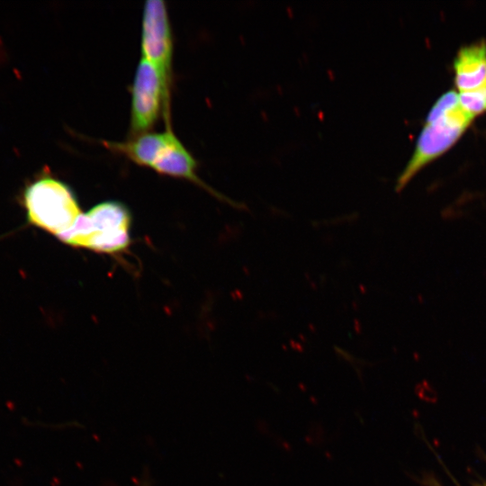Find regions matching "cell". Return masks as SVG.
Here are the masks:
<instances>
[{"label":"cell","mask_w":486,"mask_h":486,"mask_svg":"<svg viewBox=\"0 0 486 486\" xmlns=\"http://www.w3.org/2000/svg\"><path fill=\"white\" fill-rule=\"evenodd\" d=\"M131 215L117 201L98 203L81 213L74 225L57 237L62 243L99 253H118L130 243Z\"/></svg>","instance_id":"cell-2"},{"label":"cell","mask_w":486,"mask_h":486,"mask_svg":"<svg viewBox=\"0 0 486 486\" xmlns=\"http://www.w3.org/2000/svg\"><path fill=\"white\" fill-rule=\"evenodd\" d=\"M172 54V33L165 2L148 0L142 16L141 58L148 60L158 69L168 94Z\"/></svg>","instance_id":"cell-5"},{"label":"cell","mask_w":486,"mask_h":486,"mask_svg":"<svg viewBox=\"0 0 486 486\" xmlns=\"http://www.w3.org/2000/svg\"><path fill=\"white\" fill-rule=\"evenodd\" d=\"M138 486H149V482L148 481H144L141 483H140Z\"/></svg>","instance_id":"cell-9"},{"label":"cell","mask_w":486,"mask_h":486,"mask_svg":"<svg viewBox=\"0 0 486 486\" xmlns=\"http://www.w3.org/2000/svg\"><path fill=\"white\" fill-rule=\"evenodd\" d=\"M458 90L475 88L486 81V40L462 46L453 63Z\"/></svg>","instance_id":"cell-7"},{"label":"cell","mask_w":486,"mask_h":486,"mask_svg":"<svg viewBox=\"0 0 486 486\" xmlns=\"http://www.w3.org/2000/svg\"><path fill=\"white\" fill-rule=\"evenodd\" d=\"M130 129L134 135H141L156 123L163 110L169 116V94L158 69L147 59L140 60L132 84Z\"/></svg>","instance_id":"cell-4"},{"label":"cell","mask_w":486,"mask_h":486,"mask_svg":"<svg viewBox=\"0 0 486 486\" xmlns=\"http://www.w3.org/2000/svg\"><path fill=\"white\" fill-rule=\"evenodd\" d=\"M474 117L461 105L457 91L442 94L426 117L412 155L396 180V191H401L422 167L450 148Z\"/></svg>","instance_id":"cell-1"},{"label":"cell","mask_w":486,"mask_h":486,"mask_svg":"<svg viewBox=\"0 0 486 486\" xmlns=\"http://www.w3.org/2000/svg\"><path fill=\"white\" fill-rule=\"evenodd\" d=\"M458 94L461 105L474 116L486 112V81L472 89L458 90Z\"/></svg>","instance_id":"cell-8"},{"label":"cell","mask_w":486,"mask_h":486,"mask_svg":"<svg viewBox=\"0 0 486 486\" xmlns=\"http://www.w3.org/2000/svg\"><path fill=\"white\" fill-rule=\"evenodd\" d=\"M197 163L183 143L171 130L166 128L164 142L158 148L151 164L150 168L161 175L184 178L202 187L216 197L236 205L227 197L220 194L202 181L196 174Z\"/></svg>","instance_id":"cell-6"},{"label":"cell","mask_w":486,"mask_h":486,"mask_svg":"<svg viewBox=\"0 0 486 486\" xmlns=\"http://www.w3.org/2000/svg\"><path fill=\"white\" fill-rule=\"evenodd\" d=\"M27 222L56 238L68 231L82 213L72 189L61 180L42 176L22 193Z\"/></svg>","instance_id":"cell-3"}]
</instances>
